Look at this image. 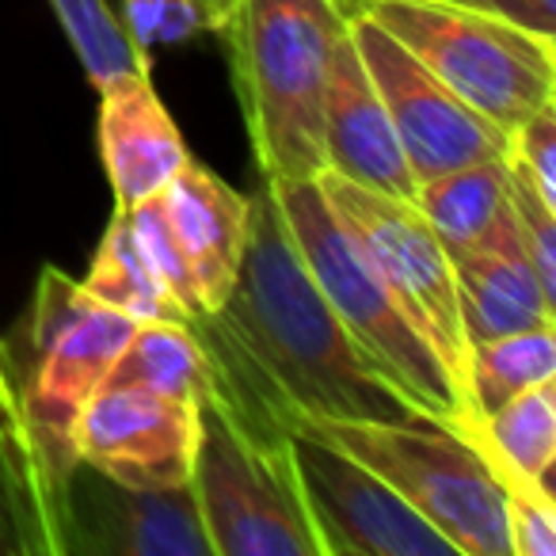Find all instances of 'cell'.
<instances>
[{
  "instance_id": "23",
  "label": "cell",
  "mask_w": 556,
  "mask_h": 556,
  "mask_svg": "<svg viewBox=\"0 0 556 556\" xmlns=\"http://www.w3.org/2000/svg\"><path fill=\"white\" fill-rule=\"evenodd\" d=\"M0 556H54L47 503L20 450H0Z\"/></svg>"
},
{
  "instance_id": "22",
  "label": "cell",
  "mask_w": 556,
  "mask_h": 556,
  "mask_svg": "<svg viewBox=\"0 0 556 556\" xmlns=\"http://www.w3.org/2000/svg\"><path fill=\"white\" fill-rule=\"evenodd\" d=\"M92 88L115 77H149V54L130 39L108 0H50Z\"/></svg>"
},
{
  "instance_id": "19",
  "label": "cell",
  "mask_w": 556,
  "mask_h": 556,
  "mask_svg": "<svg viewBox=\"0 0 556 556\" xmlns=\"http://www.w3.org/2000/svg\"><path fill=\"white\" fill-rule=\"evenodd\" d=\"M103 386H138L199 408L210 396L206 351L184 320H141Z\"/></svg>"
},
{
  "instance_id": "1",
  "label": "cell",
  "mask_w": 556,
  "mask_h": 556,
  "mask_svg": "<svg viewBox=\"0 0 556 556\" xmlns=\"http://www.w3.org/2000/svg\"><path fill=\"white\" fill-rule=\"evenodd\" d=\"M210 363V396L244 424L294 431L298 419H427L366 363L298 252L270 184L248 194V240L222 309L191 320Z\"/></svg>"
},
{
  "instance_id": "12",
  "label": "cell",
  "mask_w": 556,
  "mask_h": 556,
  "mask_svg": "<svg viewBox=\"0 0 556 556\" xmlns=\"http://www.w3.org/2000/svg\"><path fill=\"white\" fill-rule=\"evenodd\" d=\"M199 408L138 386H103L77 419V457L134 488L191 484Z\"/></svg>"
},
{
  "instance_id": "9",
  "label": "cell",
  "mask_w": 556,
  "mask_h": 556,
  "mask_svg": "<svg viewBox=\"0 0 556 556\" xmlns=\"http://www.w3.org/2000/svg\"><path fill=\"white\" fill-rule=\"evenodd\" d=\"M290 450L320 556H457L370 465L325 434L294 427Z\"/></svg>"
},
{
  "instance_id": "21",
  "label": "cell",
  "mask_w": 556,
  "mask_h": 556,
  "mask_svg": "<svg viewBox=\"0 0 556 556\" xmlns=\"http://www.w3.org/2000/svg\"><path fill=\"white\" fill-rule=\"evenodd\" d=\"M541 381H556V325L522 328V332L472 343L469 374H465L472 419L488 416Z\"/></svg>"
},
{
  "instance_id": "14",
  "label": "cell",
  "mask_w": 556,
  "mask_h": 556,
  "mask_svg": "<svg viewBox=\"0 0 556 556\" xmlns=\"http://www.w3.org/2000/svg\"><path fill=\"white\" fill-rule=\"evenodd\" d=\"M96 92H100V118H96L100 156L115 191V206L126 210L161 194L172 176L191 161V153L156 96L153 77H115Z\"/></svg>"
},
{
  "instance_id": "6",
  "label": "cell",
  "mask_w": 556,
  "mask_h": 556,
  "mask_svg": "<svg viewBox=\"0 0 556 556\" xmlns=\"http://www.w3.org/2000/svg\"><path fill=\"white\" fill-rule=\"evenodd\" d=\"M294 427H309L370 465L457 556H510L503 480L462 427L434 419H298Z\"/></svg>"
},
{
  "instance_id": "3",
  "label": "cell",
  "mask_w": 556,
  "mask_h": 556,
  "mask_svg": "<svg viewBox=\"0 0 556 556\" xmlns=\"http://www.w3.org/2000/svg\"><path fill=\"white\" fill-rule=\"evenodd\" d=\"M130 332L134 320L96 302L80 287V278H70L58 267L39 270L31 309L20 325V336L4 343V351L27 465L47 503V515L54 488L80 462L73 442L80 412L103 389Z\"/></svg>"
},
{
  "instance_id": "8",
  "label": "cell",
  "mask_w": 556,
  "mask_h": 556,
  "mask_svg": "<svg viewBox=\"0 0 556 556\" xmlns=\"http://www.w3.org/2000/svg\"><path fill=\"white\" fill-rule=\"evenodd\" d=\"M317 184L328 206L348 225V232L358 240L374 270L389 282V290L401 298L408 317L416 320L424 340L434 348V355L442 358V366L465 396L472 348L462 325V305H457L454 260L434 237L427 217L419 214L412 199H396V194L351 184L336 172H320ZM465 404H469V396H465Z\"/></svg>"
},
{
  "instance_id": "20",
  "label": "cell",
  "mask_w": 556,
  "mask_h": 556,
  "mask_svg": "<svg viewBox=\"0 0 556 556\" xmlns=\"http://www.w3.org/2000/svg\"><path fill=\"white\" fill-rule=\"evenodd\" d=\"M80 287L108 309L130 317L134 325H141V320H184V325H191L184 305L149 270L146 255H141L138 240L130 232V222H126V210L118 206L111 214L108 229H103V240L96 248L92 263H88V275L80 278Z\"/></svg>"
},
{
  "instance_id": "15",
  "label": "cell",
  "mask_w": 556,
  "mask_h": 556,
  "mask_svg": "<svg viewBox=\"0 0 556 556\" xmlns=\"http://www.w3.org/2000/svg\"><path fill=\"white\" fill-rule=\"evenodd\" d=\"M161 202L191 267L199 317L222 309L244 255L248 194L202 168L199 161H187L161 191Z\"/></svg>"
},
{
  "instance_id": "29",
  "label": "cell",
  "mask_w": 556,
  "mask_h": 556,
  "mask_svg": "<svg viewBox=\"0 0 556 556\" xmlns=\"http://www.w3.org/2000/svg\"><path fill=\"white\" fill-rule=\"evenodd\" d=\"M0 419L16 431V439L24 442V431H20V412H16V389H12V374H9V351H4V340H0ZM27 454V450H24ZM35 477V472H31ZM50 518V515H47Z\"/></svg>"
},
{
  "instance_id": "11",
  "label": "cell",
  "mask_w": 556,
  "mask_h": 556,
  "mask_svg": "<svg viewBox=\"0 0 556 556\" xmlns=\"http://www.w3.org/2000/svg\"><path fill=\"white\" fill-rule=\"evenodd\" d=\"M351 39L393 118L396 141L416 184L465 164L507 156V134L465 100H457L427 65H419L393 35L381 31L363 12H351Z\"/></svg>"
},
{
  "instance_id": "7",
  "label": "cell",
  "mask_w": 556,
  "mask_h": 556,
  "mask_svg": "<svg viewBox=\"0 0 556 556\" xmlns=\"http://www.w3.org/2000/svg\"><path fill=\"white\" fill-rule=\"evenodd\" d=\"M191 492L214 556H320L290 434H255L222 404H199Z\"/></svg>"
},
{
  "instance_id": "18",
  "label": "cell",
  "mask_w": 556,
  "mask_h": 556,
  "mask_svg": "<svg viewBox=\"0 0 556 556\" xmlns=\"http://www.w3.org/2000/svg\"><path fill=\"white\" fill-rule=\"evenodd\" d=\"M412 202L427 217L434 237L442 240L450 260H457L477 240H484L495 229V222L510 210L507 156H492V161H477L465 164V168L442 172L434 179H424Z\"/></svg>"
},
{
  "instance_id": "30",
  "label": "cell",
  "mask_w": 556,
  "mask_h": 556,
  "mask_svg": "<svg viewBox=\"0 0 556 556\" xmlns=\"http://www.w3.org/2000/svg\"><path fill=\"white\" fill-rule=\"evenodd\" d=\"M0 450H20V454H24V442L16 439V431H12L4 419H0ZM24 462H27V454H24ZM27 469H31V465H27ZM50 541H54V538H50Z\"/></svg>"
},
{
  "instance_id": "13",
  "label": "cell",
  "mask_w": 556,
  "mask_h": 556,
  "mask_svg": "<svg viewBox=\"0 0 556 556\" xmlns=\"http://www.w3.org/2000/svg\"><path fill=\"white\" fill-rule=\"evenodd\" d=\"M325 172H336V176L374 187V191L396 194V199H416L419 187L404 161L401 141H396L393 118L355 50L351 24L336 42L332 65H328Z\"/></svg>"
},
{
  "instance_id": "2",
  "label": "cell",
  "mask_w": 556,
  "mask_h": 556,
  "mask_svg": "<svg viewBox=\"0 0 556 556\" xmlns=\"http://www.w3.org/2000/svg\"><path fill=\"white\" fill-rule=\"evenodd\" d=\"M355 0H229L217 35L260 179L325 172V85Z\"/></svg>"
},
{
  "instance_id": "26",
  "label": "cell",
  "mask_w": 556,
  "mask_h": 556,
  "mask_svg": "<svg viewBox=\"0 0 556 556\" xmlns=\"http://www.w3.org/2000/svg\"><path fill=\"white\" fill-rule=\"evenodd\" d=\"M510 217L541 287L556 298V206H548L515 168H510Z\"/></svg>"
},
{
  "instance_id": "24",
  "label": "cell",
  "mask_w": 556,
  "mask_h": 556,
  "mask_svg": "<svg viewBox=\"0 0 556 556\" xmlns=\"http://www.w3.org/2000/svg\"><path fill=\"white\" fill-rule=\"evenodd\" d=\"M123 210V206H118ZM126 222H130V232L138 240L141 255H146L149 270L161 278L168 294L184 305L187 317H199V298H194V278H191V267H187V255L179 248L176 232H172V222L164 214V202L161 194L153 199H141L134 206H126Z\"/></svg>"
},
{
  "instance_id": "25",
  "label": "cell",
  "mask_w": 556,
  "mask_h": 556,
  "mask_svg": "<svg viewBox=\"0 0 556 556\" xmlns=\"http://www.w3.org/2000/svg\"><path fill=\"white\" fill-rule=\"evenodd\" d=\"M123 27L141 50L153 42H187L194 35H217L206 0H123Z\"/></svg>"
},
{
  "instance_id": "17",
  "label": "cell",
  "mask_w": 556,
  "mask_h": 556,
  "mask_svg": "<svg viewBox=\"0 0 556 556\" xmlns=\"http://www.w3.org/2000/svg\"><path fill=\"white\" fill-rule=\"evenodd\" d=\"M495 477L503 484L510 480H533L541 488H553V462H556V381L526 389L510 396L495 412L480 416L477 424L462 427Z\"/></svg>"
},
{
  "instance_id": "10",
  "label": "cell",
  "mask_w": 556,
  "mask_h": 556,
  "mask_svg": "<svg viewBox=\"0 0 556 556\" xmlns=\"http://www.w3.org/2000/svg\"><path fill=\"white\" fill-rule=\"evenodd\" d=\"M54 556H214L191 484L134 488L77 462L50 500Z\"/></svg>"
},
{
  "instance_id": "31",
  "label": "cell",
  "mask_w": 556,
  "mask_h": 556,
  "mask_svg": "<svg viewBox=\"0 0 556 556\" xmlns=\"http://www.w3.org/2000/svg\"><path fill=\"white\" fill-rule=\"evenodd\" d=\"M210 4V12H214V20H217V27H222V20H225V12H229V0H206Z\"/></svg>"
},
{
  "instance_id": "27",
  "label": "cell",
  "mask_w": 556,
  "mask_h": 556,
  "mask_svg": "<svg viewBox=\"0 0 556 556\" xmlns=\"http://www.w3.org/2000/svg\"><path fill=\"white\" fill-rule=\"evenodd\" d=\"M507 164L556 206V103L530 115L507 141Z\"/></svg>"
},
{
  "instance_id": "28",
  "label": "cell",
  "mask_w": 556,
  "mask_h": 556,
  "mask_svg": "<svg viewBox=\"0 0 556 556\" xmlns=\"http://www.w3.org/2000/svg\"><path fill=\"white\" fill-rule=\"evenodd\" d=\"M450 4H462V9L484 12V16L507 20L526 31L556 39V0H450Z\"/></svg>"
},
{
  "instance_id": "4",
  "label": "cell",
  "mask_w": 556,
  "mask_h": 556,
  "mask_svg": "<svg viewBox=\"0 0 556 556\" xmlns=\"http://www.w3.org/2000/svg\"><path fill=\"white\" fill-rule=\"evenodd\" d=\"M267 184V179H263ZM275 202L282 210L302 252L309 275L317 278L320 294L328 298L332 313L355 348L366 355V363L419 412L434 424L469 427L477 424L465 404L462 389L454 386L450 370L434 348L424 340L416 320L401 305V298L389 290L386 278L374 270L358 240L348 232V225L328 206L317 179H298V184H270Z\"/></svg>"
},
{
  "instance_id": "5",
  "label": "cell",
  "mask_w": 556,
  "mask_h": 556,
  "mask_svg": "<svg viewBox=\"0 0 556 556\" xmlns=\"http://www.w3.org/2000/svg\"><path fill=\"white\" fill-rule=\"evenodd\" d=\"M355 12L389 31L457 100L515 134L556 103V42L450 0H355Z\"/></svg>"
},
{
  "instance_id": "16",
  "label": "cell",
  "mask_w": 556,
  "mask_h": 556,
  "mask_svg": "<svg viewBox=\"0 0 556 556\" xmlns=\"http://www.w3.org/2000/svg\"><path fill=\"white\" fill-rule=\"evenodd\" d=\"M454 282L469 348L522 328L556 325V298L541 287L538 270L526 260L510 210L484 240L457 255Z\"/></svg>"
}]
</instances>
